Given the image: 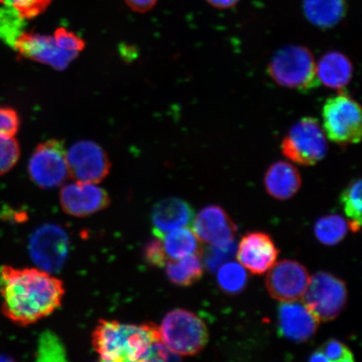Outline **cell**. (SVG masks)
Instances as JSON below:
<instances>
[{"instance_id":"e575fe53","label":"cell","mask_w":362,"mask_h":362,"mask_svg":"<svg viewBox=\"0 0 362 362\" xmlns=\"http://www.w3.org/2000/svg\"><path fill=\"white\" fill-rule=\"evenodd\" d=\"M131 10L139 13L151 11L158 0H125Z\"/></svg>"},{"instance_id":"4fadbf2b","label":"cell","mask_w":362,"mask_h":362,"mask_svg":"<svg viewBox=\"0 0 362 362\" xmlns=\"http://www.w3.org/2000/svg\"><path fill=\"white\" fill-rule=\"evenodd\" d=\"M13 47L21 57L59 71L66 69L78 57L76 54L58 47L52 36L33 33H23Z\"/></svg>"},{"instance_id":"4316f807","label":"cell","mask_w":362,"mask_h":362,"mask_svg":"<svg viewBox=\"0 0 362 362\" xmlns=\"http://www.w3.org/2000/svg\"><path fill=\"white\" fill-rule=\"evenodd\" d=\"M36 358L38 361H66V351L56 334L45 330L40 334Z\"/></svg>"},{"instance_id":"277c9868","label":"cell","mask_w":362,"mask_h":362,"mask_svg":"<svg viewBox=\"0 0 362 362\" xmlns=\"http://www.w3.org/2000/svg\"><path fill=\"white\" fill-rule=\"evenodd\" d=\"M158 330L163 343L180 356L197 355L208 342L206 324L196 314L183 309L170 311Z\"/></svg>"},{"instance_id":"6da1fadb","label":"cell","mask_w":362,"mask_h":362,"mask_svg":"<svg viewBox=\"0 0 362 362\" xmlns=\"http://www.w3.org/2000/svg\"><path fill=\"white\" fill-rule=\"evenodd\" d=\"M64 284L40 269H0L2 312L12 322L27 327L51 315L62 306Z\"/></svg>"},{"instance_id":"44dd1931","label":"cell","mask_w":362,"mask_h":362,"mask_svg":"<svg viewBox=\"0 0 362 362\" xmlns=\"http://www.w3.org/2000/svg\"><path fill=\"white\" fill-rule=\"evenodd\" d=\"M200 240L193 230L182 228L172 230L162 239L165 255L170 260L182 259L192 255H203Z\"/></svg>"},{"instance_id":"3957f363","label":"cell","mask_w":362,"mask_h":362,"mask_svg":"<svg viewBox=\"0 0 362 362\" xmlns=\"http://www.w3.org/2000/svg\"><path fill=\"white\" fill-rule=\"evenodd\" d=\"M268 74L280 87L304 93L320 84L313 53L303 45H289L276 52L269 63Z\"/></svg>"},{"instance_id":"836d02e7","label":"cell","mask_w":362,"mask_h":362,"mask_svg":"<svg viewBox=\"0 0 362 362\" xmlns=\"http://www.w3.org/2000/svg\"><path fill=\"white\" fill-rule=\"evenodd\" d=\"M20 117L10 107H0V135L13 137L20 129Z\"/></svg>"},{"instance_id":"8fae6325","label":"cell","mask_w":362,"mask_h":362,"mask_svg":"<svg viewBox=\"0 0 362 362\" xmlns=\"http://www.w3.org/2000/svg\"><path fill=\"white\" fill-rule=\"evenodd\" d=\"M309 272L297 261L283 260L274 264L266 277V288L279 301L300 300L310 281Z\"/></svg>"},{"instance_id":"9a60e30c","label":"cell","mask_w":362,"mask_h":362,"mask_svg":"<svg viewBox=\"0 0 362 362\" xmlns=\"http://www.w3.org/2000/svg\"><path fill=\"white\" fill-rule=\"evenodd\" d=\"M320 320L304 302L282 301L278 309V327L283 337L294 342H305L314 337Z\"/></svg>"},{"instance_id":"5b68a950","label":"cell","mask_w":362,"mask_h":362,"mask_svg":"<svg viewBox=\"0 0 362 362\" xmlns=\"http://www.w3.org/2000/svg\"><path fill=\"white\" fill-rule=\"evenodd\" d=\"M323 129L327 139L339 146L358 144L361 139L362 119L360 104L341 90L324 103Z\"/></svg>"},{"instance_id":"9c48e42d","label":"cell","mask_w":362,"mask_h":362,"mask_svg":"<svg viewBox=\"0 0 362 362\" xmlns=\"http://www.w3.org/2000/svg\"><path fill=\"white\" fill-rule=\"evenodd\" d=\"M28 247L31 259L40 269L57 274L67 259L70 241L66 230L60 226L45 223L34 230Z\"/></svg>"},{"instance_id":"8992f818","label":"cell","mask_w":362,"mask_h":362,"mask_svg":"<svg viewBox=\"0 0 362 362\" xmlns=\"http://www.w3.org/2000/svg\"><path fill=\"white\" fill-rule=\"evenodd\" d=\"M283 155L296 164L312 166L328 151L327 137L318 119L305 117L296 122L282 140Z\"/></svg>"},{"instance_id":"8d00e7d4","label":"cell","mask_w":362,"mask_h":362,"mask_svg":"<svg viewBox=\"0 0 362 362\" xmlns=\"http://www.w3.org/2000/svg\"><path fill=\"white\" fill-rule=\"evenodd\" d=\"M310 361H328L325 356L319 350L312 354Z\"/></svg>"},{"instance_id":"5bb4252c","label":"cell","mask_w":362,"mask_h":362,"mask_svg":"<svg viewBox=\"0 0 362 362\" xmlns=\"http://www.w3.org/2000/svg\"><path fill=\"white\" fill-rule=\"evenodd\" d=\"M193 232L200 241L226 247L234 242L237 226L223 208L211 205L204 208L194 217Z\"/></svg>"},{"instance_id":"83f0119b","label":"cell","mask_w":362,"mask_h":362,"mask_svg":"<svg viewBox=\"0 0 362 362\" xmlns=\"http://www.w3.org/2000/svg\"><path fill=\"white\" fill-rule=\"evenodd\" d=\"M52 0H0V4L11 7L23 19L33 20L42 13Z\"/></svg>"},{"instance_id":"e0dca14e","label":"cell","mask_w":362,"mask_h":362,"mask_svg":"<svg viewBox=\"0 0 362 362\" xmlns=\"http://www.w3.org/2000/svg\"><path fill=\"white\" fill-rule=\"evenodd\" d=\"M194 216L192 207L187 202L176 197L165 198L153 206V233L155 237L163 239L172 230L191 226Z\"/></svg>"},{"instance_id":"ac0fdd59","label":"cell","mask_w":362,"mask_h":362,"mask_svg":"<svg viewBox=\"0 0 362 362\" xmlns=\"http://www.w3.org/2000/svg\"><path fill=\"white\" fill-rule=\"evenodd\" d=\"M264 184L271 197L285 201L300 191L302 179L296 166L286 161H278L267 170Z\"/></svg>"},{"instance_id":"ba28073f","label":"cell","mask_w":362,"mask_h":362,"mask_svg":"<svg viewBox=\"0 0 362 362\" xmlns=\"http://www.w3.org/2000/svg\"><path fill=\"white\" fill-rule=\"evenodd\" d=\"M28 172L31 180L40 188L61 187L69 178L64 143L52 139L38 144L30 157Z\"/></svg>"},{"instance_id":"d590c367","label":"cell","mask_w":362,"mask_h":362,"mask_svg":"<svg viewBox=\"0 0 362 362\" xmlns=\"http://www.w3.org/2000/svg\"><path fill=\"white\" fill-rule=\"evenodd\" d=\"M211 6L217 8H230L236 6L239 0H206Z\"/></svg>"},{"instance_id":"d6a6232c","label":"cell","mask_w":362,"mask_h":362,"mask_svg":"<svg viewBox=\"0 0 362 362\" xmlns=\"http://www.w3.org/2000/svg\"><path fill=\"white\" fill-rule=\"evenodd\" d=\"M144 256L148 264L158 268L164 267L167 262V256L162 239L155 237L151 240L144 247Z\"/></svg>"},{"instance_id":"603a6c76","label":"cell","mask_w":362,"mask_h":362,"mask_svg":"<svg viewBox=\"0 0 362 362\" xmlns=\"http://www.w3.org/2000/svg\"><path fill=\"white\" fill-rule=\"evenodd\" d=\"M346 221L339 215H328L316 221L315 233L317 239L327 246L337 245L346 236Z\"/></svg>"},{"instance_id":"d4e9b609","label":"cell","mask_w":362,"mask_h":362,"mask_svg":"<svg viewBox=\"0 0 362 362\" xmlns=\"http://www.w3.org/2000/svg\"><path fill=\"white\" fill-rule=\"evenodd\" d=\"M217 283L225 293L238 294L246 288L247 274L243 267L238 262H226L219 268Z\"/></svg>"},{"instance_id":"7c38bea8","label":"cell","mask_w":362,"mask_h":362,"mask_svg":"<svg viewBox=\"0 0 362 362\" xmlns=\"http://www.w3.org/2000/svg\"><path fill=\"white\" fill-rule=\"evenodd\" d=\"M110 194L98 184L74 182L63 185L60 203L66 214L86 217L105 210L110 205Z\"/></svg>"},{"instance_id":"f1b7e54d","label":"cell","mask_w":362,"mask_h":362,"mask_svg":"<svg viewBox=\"0 0 362 362\" xmlns=\"http://www.w3.org/2000/svg\"><path fill=\"white\" fill-rule=\"evenodd\" d=\"M21 156L19 144L13 137L0 135V176L16 165Z\"/></svg>"},{"instance_id":"d6986e66","label":"cell","mask_w":362,"mask_h":362,"mask_svg":"<svg viewBox=\"0 0 362 362\" xmlns=\"http://www.w3.org/2000/svg\"><path fill=\"white\" fill-rule=\"evenodd\" d=\"M353 71L350 58L337 51L325 53L316 63L317 78L330 89H345L351 83Z\"/></svg>"},{"instance_id":"f546056e","label":"cell","mask_w":362,"mask_h":362,"mask_svg":"<svg viewBox=\"0 0 362 362\" xmlns=\"http://www.w3.org/2000/svg\"><path fill=\"white\" fill-rule=\"evenodd\" d=\"M236 252V244L233 242L226 247L211 245V247H207L205 252L206 268L211 272L216 271L226 262L232 259Z\"/></svg>"},{"instance_id":"52a82bcc","label":"cell","mask_w":362,"mask_h":362,"mask_svg":"<svg viewBox=\"0 0 362 362\" xmlns=\"http://www.w3.org/2000/svg\"><path fill=\"white\" fill-rule=\"evenodd\" d=\"M303 297L305 305L317 319L320 321L333 320L346 305V285L332 274L319 272L310 278Z\"/></svg>"},{"instance_id":"2e32d148","label":"cell","mask_w":362,"mask_h":362,"mask_svg":"<svg viewBox=\"0 0 362 362\" xmlns=\"http://www.w3.org/2000/svg\"><path fill=\"white\" fill-rule=\"evenodd\" d=\"M236 253L243 268L253 274L261 275L274 266L279 256V249L269 235L253 232L242 238Z\"/></svg>"},{"instance_id":"7402d4cb","label":"cell","mask_w":362,"mask_h":362,"mask_svg":"<svg viewBox=\"0 0 362 362\" xmlns=\"http://www.w3.org/2000/svg\"><path fill=\"white\" fill-rule=\"evenodd\" d=\"M201 256L192 255L166 262V274L170 281L178 286H189L202 278Z\"/></svg>"},{"instance_id":"cb8c5ba5","label":"cell","mask_w":362,"mask_h":362,"mask_svg":"<svg viewBox=\"0 0 362 362\" xmlns=\"http://www.w3.org/2000/svg\"><path fill=\"white\" fill-rule=\"evenodd\" d=\"M341 202L346 215L349 218V228L353 233L358 232L361 223V180H352L341 194Z\"/></svg>"},{"instance_id":"1f68e13d","label":"cell","mask_w":362,"mask_h":362,"mask_svg":"<svg viewBox=\"0 0 362 362\" xmlns=\"http://www.w3.org/2000/svg\"><path fill=\"white\" fill-rule=\"evenodd\" d=\"M53 38L55 40L58 47L78 56L85 48L86 45L83 40L65 28H58L55 31Z\"/></svg>"},{"instance_id":"ffe728a7","label":"cell","mask_w":362,"mask_h":362,"mask_svg":"<svg viewBox=\"0 0 362 362\" xmlns=\"http://www.w3.org/2000/svg\"><path fill=\"white\" fill-rule=\"evenodd\" d=\"M303 11L312 25L329 29L346 16L347 4L346 0H304Z\"/></svg>"},{"instance_id":"484cf974","label":"cell","mask_w":362,"mask_h":362,"mask_svg":"<svg viewBox=\"0 0 362 362\" xmlns=\"http://www.w3.org/2000/svg\"><path fill=\"white\" fill-rule=\"evenodd\" d=\"M25 19L13 8H0V40L13 47L16 40L24 33Z\"/></svg>"},{"instance_id":"30bf717a","label":"cell","mask_w":362,"mask_h":362,"mask_svg":"<svg viewBox=\"0 0 362 362\" xmlns=\"http://www.w3.org/2000/svg\"><path fill=\"white\" fill-rule=\"evenodd\" d=\"M69 178L98 184L110 173L111 162L104 149L90 140L76 142L66 151Z\"/></svg>"},{"instance_id":"7a4b0ae2","label":"cell","mask_w":362,"mask_h":362,"mask_svg":"<svg viewBox=\"0 0 362 362\" xmlns=\"http://www.w3.org/2000/svg\"><path fill=\"white\" fill-rule=\"evenodd\" d=\"M158 341L160 330L151 322L134 325L101 320L92 334L93 349L102 361H149Z\"/></svg>"},{"instance_id":"4dcf8cb0","label":"cell","mask_w":362,"mask_h":362,"mask_svg":"<svg viewBox=\"0 0 362 362\" xmlns=\"http://www.w3.org/2000/svg\"><path fill=\"white\" fill-rule=\"evenodd\" d=\"M328 361L332 362H352L354 361V356L352 352L345 344L332 339L325 342L322 346L319 348Z\"/></svg>"}]
</instances>
